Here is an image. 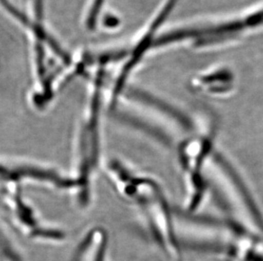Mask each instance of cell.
<instances>
[{
	"mask_svg": "<svg viewBox=\"0 0 263 261\" xmlns=\"http://www.w3.org/2000/svg\"><path fill=\"white\" fill-rule=\"evenodd\" d=\"M260 30H263V6L238 16L163 30L154 42V50L179 45H186L194 50H211L232 45Z\"/></svg>",
	"mask_w": 263,
	"mask_h": 261,
	"instance_id": "6da1fadb",
	"label": "cell"
},
{
	"mask_svg": "<svg viewBox=\"0 0 263 261\" xmlns=\"http://www.w3.org/2000/svg\"><path fill=\"white\" fill-rule=\"evenodd\" d=\"M105 0H90L87 15L85 16V25L89 30H94L99 24L102 11Z\"/></svg>",
	"mask_w": 263,
	"mask_h": 261,
	"instance_id": "7a4b0ae2",
	"label": "cell"
}]
</instances>
